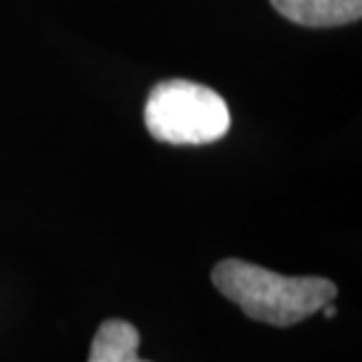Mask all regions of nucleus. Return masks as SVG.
<instances>
[{
	"instance_id": "obj_1",
	"label": "nucleus",
	"mask_w": 362,
	"mask_h": 362,
	"mask_svg": "<svg viewBox=\"0 0 362 362\" xmlns=\"http://www.w3.org/2000/svg\"><path fill=\"white\" fill-rule=\"evenodd\" d=\"M212 282L252 320L275 327H289L315 315L325 303L334 301L339 292L327 278H289L243 259H223L216 264Z\"/></svg>"
},
{
	"instance_id": "obj_2",
	"label": "nucleus",
	"mask_w": 362,
	"mask_h": 362,
	"mask_svg": "<svg viewBox=\"0 0 362 362\" xmlns=\"http://www.w3.org/2000/svg\"><path fill=\"white\" fill-rule=\"evenodd\" d=\"M144 125L163 144L200 146L226 136L230 111L212 88L175 78L151 90L144 106Z\"/></svg>"
},
{
	"instance_id": "obj_3",
	"label": "nucleus",
	"mask_w": 362,
	"mask_h": 362,
	"mask_svg": "<svg viewBox=\"0 0 362 362\" xmlns=\"http://www.w3.org/2000/svg\"><path fill=\"white\" fill-rule=\"evenodd\" d=\"M282 17L310 28H329L358 21L362 0H271Z\"/></svg>"
},
{
	"instance_id": "obj_4",
	"label": "nucleus",
	"mask_w": 362,
	"mask_h": 362,
	"mask_svg": "<svg viewBox=\"0 0 362 362\" xmlns=\"http://www.w3.org/2000/svg\"><path fill=\"white\" fill-rule=\"evenodd\" d=\"M139 332L125 320H106L94 334L88 362H148L139 358Z\"/></svg>"
}]
</instances>
